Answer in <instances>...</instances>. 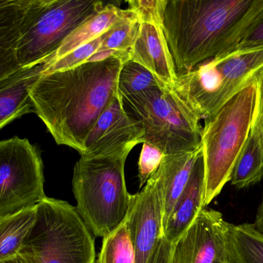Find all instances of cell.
Wrapping results in <instances>:
<instances>
[{"label":"cell","instance_id":"6da1fadb","mask_svg":"<svg viewBox=\"0 0 263 263\" xmlns=\"http://www.w3.org/2000/svg\"><path fill=\"white\" fill-rule=\"evenodd\" d=\"M129 54L114 52L63 71L43 74L30 91L34 112L59 145L77 150L119 95L118 78Z\"/></svg>","mask_w":263,"mask_h":263},{"label":"cell","instance_id":"7a4b0ae2","mask_svg":"<svg viewBox=\"0 0 263 263\" xmlns=\"http://www.w3.org/2000/svg\"><path fill=\"white\" fill-rule=\"evenodd\" d=\"M263 19V0H166L162 29L176 74L234 50Z\"/></svg>","mask_w":263,"mask_h":263},{"label":"cell","instance_id":"3957f363","mask_svg":"<svg viewBox=\"0 0 263 263\" xmlns=\"http://www.w3.org/2000/svg\"><path fill=\"white\" fill-rule=\"evenodd\" d=\"M129 154L81 156L74 166L72 184L77 210L97 237L110 234L126 218L132 196L125 179Z\"/></svg>","mask_w":263,"mask_h":263},{"label":"cell","instance_id":"277c9868","mask_svg":"<svg viewBox=\"0 0 263 263\" xmlns=\"http://www.w3.org/2000/svg\"><path fill=\"white\" fill-rule=\"evenodd\" d=\"M255 82L204 120L201 136L204 162V207L231 180L232 173L251 131Z\"/></svg>","mask_w":263,"mask_h":263},{"label":"cell","instance_id":"5b68a950","mask_svg":"<svg viewBox=\"0 0 263 263\" xmlns=\"http://www.w3.org/2000/svg\"><path fill=\"white\" fill-rule=\"evenodd\" d=\"M20 253L35 263H95V240L76 207L46 197Z\"/></svg>","mask_w":263,"mask_h":263},{"label":"cell","instance_id":"8992f818","mask_svg":"<svg viewBox=\"0 0 263 263\" xmlns=\"http://www.w3.org/2000/svg\"><path fill=\"white\" fill-rule=\"evenodd\" d=\"M122 99L126 110L142 123L145 143L164 155L201 146V119L171 88L155 87Z\"/></svg>","mask_w":263,"mask_h":263},{"label":"cell","instance_id":"52a82bcc","mask_svg":"<svg viewBox=\"0 0 263 263\" xmlns=\"http://www.w3.org/2000/svg\"><path fill=\"white\" fill-rule=\"evenodd\" d=\"M104 6L97 0H32L15 49L20 66L50 58L70 33Z\"/></svg>","mask_w":263,"mask_h":263},{"label":"cell","instance_id":"ba28073f","mask_svg":"<svg viewBox=\"0 0 263 263\" xmlns=\"http://www.w3.org/2000/svg\"><path fill=\"white\" fill-rule=\"evenodd\" d=\"M46 198L36 147L16 136L0 141V219L36 206Z\"/></svg>","mask_w":263,"mask_h":263},{"label":"cell","instance_id":"9c48e42d","mask_svg":"<svg viewBox=\"0 0 263 263\" xmlns=\"http://www.w3.org/2000/svg\"><path fill=\"white\" fill-rule=\"evenodd\" d=\"M232 225L220 212L202 208L173 247V263H231Z\"/></svg>","mask_w":263,"mask_h":263},{"label":"cell","instance_id":"30bf717a","mask_svg":"<svg viewBox=\"0 0 263 263\" xmlns=\"http://www.w3.org/2000/svg\"><path fill=\"white\" fill-rule=\"evenodd\" d=\"M124 222L134 247L136 263H147L164 237L163 203L156 171L140 192L132 195Z\"/></svg>","mask_w":263,"mask_h":263},{"label":"cell","instance_id":"8fae6325","mask_svg":"<svg viewBox=\"0 0 263 263\" xmlns=\"http://www.w3.org/2000/svg\"><path fill=\"white\" fill-rule=\"evenodd\" d=\"M144 142L142 123L126 110L119 94L88 134L80 155L100 157L130 153L136 145Z\"/></svg>","mask_w":263,"mask_h":263},{"label":"cell","instance_id":"7c38bea8","mask_svg":"<svg viewBox=\"0 0 263 263\" xmlns=\"http://www.w3.org/2000/svg\"><path fill=\"white\" fill-rule=\"evenodd\" d=\"M211 61L221 77L215 104L216 113L230 99L254 83L255 77L263 69V44L237 48Z\"/></svg>","mask_w":263,"mask_h":263},{"label":"cell","instance_id":"4fadbf2b","mask_svg":"<svg viewBox=\"0 0 263 263\" xmlns=\"http://www.w3.org/2000/svg\"><path fill=\"white\" fill-rule=\"evenodd\" d=\"M129 59L144 66L165 86L174 88L178 76L162 26L141 23Z\"/></svg>","mask_w":263,"mask_h":263},{"label":"cell","instance_id":"5bb4252c","mask_svg":"<svg viewBox=\"0 0 263 263\" xmlns=\"http://www.w3.org/2000/svg\"><path fill=\"white\" fill-rule=\"evenodd\" d=\"M50 58L20 67L0 80V129L24 114L34 112L30 91L46 72Z\"/></svg>","mask_w":263,"mask_h":263},{"label":"cell","instance_id":"9a60e30c","mask_svg":"<svg viewBox=\"0 0 263 263\" xmlns=\"http://www.w3.org/2000/svg\"><path fill=\"white\" fill-rule=\"evenodd\" d=\"M204 162L199 156L185 189L175 204L164 226V238L173 246L190 228L199 212L205 208Z\"/></svg>","mask_w":263,"mask_h":263},{"label":"cell","instance_id":"2e32d148","mask_svg":"<svg viewBox=\"0 0 263 263\" xmlns=\"http://www.w3.org/2000/svg\"><path fill=\"white\" fill-rule=\"evenodd\" d=\"M202 151L201 145L195 151L165 155L156 171L163 203L164 226L175 204L185 189Z\"/></svg>","mask_w":263,"mask_h":263},{"label":"cell","instance_id":"e0dca14e","mask_svg":"<svg viewBox=\"0 0 263 263\" xmlns=\"http://www.w3.org/2000/svg\"><path fill=\"white\" fill-rule=\"evenodd\" d=\"M123 9L114 4L104 7L82 23L62 43L58 50L51 57L50 63L66 57L70 52L103 35L117 20Z\"/></svg>","mask_w":263,"mask_h":263},{"label":"cell","instance_id":"ac0fdd59","mask_svg":"<svg viewBox=\"0 0 263 263\" xmlns=\"http://www.w3.org/2000/svg\"><path fill=\"white\" fill-rule=\"evenodd\" d=\"M37 205L0 219V263L20 254L35 224Z\"/></svg>","mask_w":263,"mask_h":263},{"label":"cell","instance_id":"d6986e66","mask_svg":"<svg viewBox=\"0 0 263 263\" xmlns=\"http://www.w3.org/2000/svg\"><path fill=\"white\" fill-rule=\"evenodd\" d=\"M262 179L263 151L257 137L250 131L247 143L233 168L230 182L240 190L259 183Z\"/></svg>","mask_w":263,"mask_h":263},{"label":"cell","instance_id":"ffe728a7","mask_svg":"<svg viewBox=\"0 0 263 263\" xmlns=\"http://www.w3.org/2000/svg\"><path fill=\"white\" fill-rule=\"evenodd\" d=\"M231 263H263V236L254 224L232 225Z\"/></svg>","mask_w":263,"mask_h":263},{"label":"cell","instance_id":"44dd1931","mask_svg":"<svg viewBox=\"0 0 263 263\" xmlns=\"http://www.w3.org/2000/svg\"><path fill=\"white\" fill-rule=\"evenodd\" d=\"M140 23L134 12L123 9L115 23L103 34V41L97 54L104 52L129 54L137 37Z\"/></svg>","mask_w":263,"mask_h":263},{"label":"cell","instance_id":"7402d4cb","mask_svg":"<svg viewBox=\"0 0 263 263\" xmlns=\"http://www.w3.org/2000/svg\"><path fill=\"white\" fill-rule=\"evenodd\" d=\"M32 0H0V49H16L22 25Z\"/></svg>","mask_w":263,"mask_h":263},{"label":"cell","instance_id":"603a6c76","mask_svg":"<svg viewBox=\"0 0 263 263\" xmlns=\"http://www.w3.org/2000/svg\"><path fill=\"white\" fill-rule=\"evenodd\" d=\"M165 86L150 71L129 59L125 62L119 75L118 93L123 98Z\"/></svg>","mask_w":263,"mask_h":263},{"label":"cell","instance_id":"cb8c5ba5","mask_svg":"<svg viewBox=\"0 0 263 263\" xmlns=\"http://www.w3.org/2000/svg\"><path fill=\"white\" fill-rule=\"evenodd\" d=\"M97 263H136V253L126 223L103 238Z\"/></svg>","mask_w":263,"mask_h":263},{"label":"cell","instance_id":"d4e9b609","mask_svg":"<svg viewBox=\"0 0 263 263\" xmlns=\"http://www.w3.org/2000/svg\"><path fill=\"white\" fill-rule=\"evenodd\" d=\"M102 41H103V35L57 61L52 62V63L49 61L47 69L43 74L69 69L85 62L89 61L98 52L101 46Z\"/></svg>","mask_w":263,"mask_h":263},{"label":"cell","instance_id":"484cf974","mask_svg":"<svg viewBox=\"0 0 263 263\" xmlns=\"http://www.w3.org/2000/svg\"><path fill=\"white\" fill-rule=\"evenodd\" d=\"M128 9L134 12L140 23L162 26L166 0H130Z\"/></svg>","mask_w":263,"mask_h":263},{"label":"cell","instance_id":"4316f807","mask_svg":"<svg viewBox=\"0 0 263 263\" xmlns=\"http://www.w3.org/2000/svg\"><path fill=\"white\" fill-rule=\"evenodd\" d=\"M164 154L156 147L144 142L139 160V188L145 186L147 181L159 168Z\"/></svg>","mask_w":263,"mask_h":263},{"label":"cell","instance_id":"83f0119b","mask_svg":"<svg viewBox=\"0 0 263 263\" xmlns=\"http://www.w3.org/2000/svg\"><path fill=\"white\" fill-rule=\"evenodd\" d=\"M256 100L252 120L251 131L259 140L263 151V69L255 77Z\"/></svg>","mask_w":263,"mask_h":263},{"label":"cell","instance_id":"f1b7e54d","mask_svg":"<svg viewBox=\"0 0 263 263\" xmlns=\"http://www.w3.org/2000/svg\"><path fill=\"white\" fill-rule=\"evenodd\" d=\"M20 67L15 49H0V80Z\"/></svg>","mask_w":263,"mask_h":263},{"label":"cell","instance_id":"f546056e","mask_svg":"<svg viewBox=\"0 0 263 263\" xmlns=\"http://www.w3.org/2000/svg\"><path fill=\"white\" fill-rule=\"evenodd\" d=\"M173 247L165 238H162L147 263H173Z\"/></svg>","mask_w":263,"mask_h":263},{"label":"cell","instance_id":"4dcf8cb0","mask_svg":"<svg viewBox=\"0 0 263 263\" xmlns=\"http://www.w3.org/2000/svg\"><path fill=\"white\" fill-rule=\"evenodd\" d=\"M262 44H263V19L252 29L237 48L250 47V46Z\"/></svg>","mask_w":263,"mask_h":263},{"label":"cell","instance_id":"1f68e13d","mask_svg":"<svg viewBox=\"0 0 263 263\" xmlns=\"http://www.w3.org/2000/svg\"><path fill=\"white\" fill-rule=\"evenodd\" d=\"M254 225L258 232L263 236V197L262 202L258 208L257 213H256Z\"/></svg>","mask_w":263,"mask_h":263},{"label":"cell","instance_id":"d6a6232c","mask_svg":"<svg viewBox=\"0 0 263 263\" xmlns=\"http://www.w3.org/2000/svg\"><path fill=\"white\" fill-rule=\"evenodd\" d=\"M1 263H35L30 258L27 257V256H24V255L20 254L15 257L12 258V259H8V260L5 261Z\"/></svg>","mask_w":263,"mask_h":263}]
</instances>
